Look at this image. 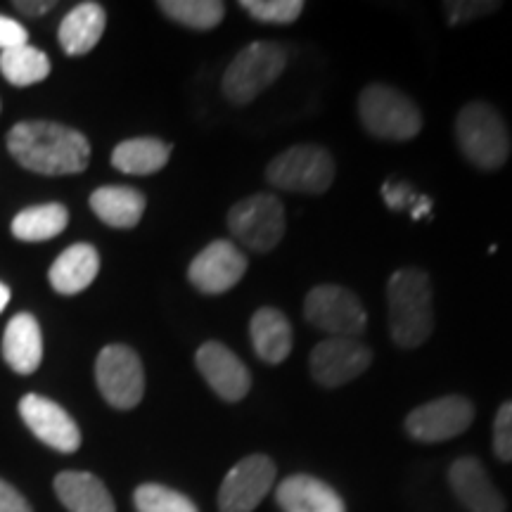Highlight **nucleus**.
Listing matches in <instances>:
<instances>
[{"mask_svg": "<svg viewBox=\"0 0 512 512\" xmlns=\"http://www.w3.org/2000/svg\"><path fill=\"white\" fill-rule=\"evenodd\" d=\"M0 74H3L5 81L12 83V86L27 88L48 79L50 60L43 50H38L27 43V46H19L0 53Z\"/></svg>", "mask_w": 512, "mask_h": 512, "instance_id": "26", "label": "nucleus"}, {"mask_svg": "<svg viewBox=\"0 0 512 512\" xmlns=\"http://www.w3.org/2000/svg\"><path fill=\"white\" fill-rule=\"evenodd\" d=\"M389 330L396 347L418 349L434 330V290L420 268H401L387 285Z\"/></svg>", "mask_w": 512, "mask_h": 512, "instance_id": "2", "label": "nucleus"}, {"mask_svg": "<svg viewBox=\"0 0 512 512\" xmlns=\"http://www.w3.org/2000/svg\"><path fill=\"white\" fill-rule=\"evenodd\" d=\"M456 140L467 162L482 171L501 169L510 157L508 126L489 102H470L458 112Z\"/></svg>", "mask_w": 512, "mask_h": 512, "instance_id": "3", "label": "nucleus"}, {"mask_svg": "<svg viewBox=\"0 0 512 512\" xmlns=\"http://www.w3.org/2000/svg\"><path fill=\"white\" fill-rule=\"evenodd\" d=\"M107 27L105 8L100 3H79L64 15L57 29L60 46L69 57L91 53Z\"/></svg>", "mask_w": 512, "mask_h": 512, "instance_id": "20", "label": "nucleus"}, {"mask_svg": "<svg viewBox=\"0 0 512 512\" xmlns=\"http://www.w3.org/2000/svg\"><path fill=\"white\" fill-rule=\"evenodd\" d=\"M159 10L174 22L195 31L216 29L226 17V5L221 0H162Z\"/></svg>", "mask_w": 512, "mask_h": 512, "instance_id": "27", "label": "nucleus"}, {"mask_svg": "<svg viewBox=\"0 0 512 512\" xmlns=\"http://www.w3.org/2000/svg\"><path fill=\"white\" fill-rule=\"evenodd\" d=\"M3 358L17 375H31L43 361V335L31 313H17L3 335Z\"/></svg>", "mask_w": 512, "mask_h": 512, "instance_id": "18", "label": "nucleus"}, {"mask_svg": "<svg viewBox=\"0 0 512 512\" xmlns=\"http://www.w3.org/2000/svg\"><path fill=\"white\" fill-rule=\"evenodd\" d=\"M287 228L285 207L275 195L256 192L228 211V230L242 247L266 254L280 245Z\"/></svg>", "mask_w": 512, "mask_h": 512, "instance_id": "7", "label": "nucleus"}, {"mask_svg": "<svg viewBox=\"0 0 512 512\" xmlns=\"http://www.w3.org/2000/svg\"><path fill=\"white\" fill-rule=\"evenodd\" d=\"M19 415L36 439L60 453H74L81 446V430L60 403L46 396L27 394L19 401Z\"/></svg>", "mask_w": 512, "mask_h": 512, "instance_id": "14", "label": "nucleus"}, {"mask_svg": "<svg viewBox=\"0 0 512 512\" xmlns=\"http://www.w3.org/2000/svg\"><path fill=\"white\" fill-rule=\"evenodd\" d=\"M275 501L283 512H347L342 496L311 475H292L275 489Z\"/></svg>", "mask_w": 512, "mask_h": 512, "instance_id": "17", "label": "nucleus"}, {"mask_svg": "<svg viewBox=\"0 0 512 512\" xmlns=\"http://www.w3.org/2000/svg\"><path fill=\"white\" fill-rule=\"evenodd\" d=\"M15 8L22 12V15L27 17H38V15H46L48 10L55 8L53 0H38V3H31V0H17V3H12Z\"/></svg>", "mask_w": 512, "mask_h": 512, "instance_id": "35", "label": "nucleus"}, {"mask_svg": "<svg viewBox=\"0 0 512 512\" xmlns=\"http://www.w3.org/2000/svg\"><path fill=\"white\" fill-rule=\"evenodd\" d=\"M133 503L138 512H200L188 496L164 484H140Z\"/></svg>", "mask_w": 512, "mask_h": 512, "instance_id": "28", "label": "nucleus"}, {"mask_svg": "<svg viewBox=\"0 0 512 512\" xmlns=\"http://www.w3.org/2000/svg\"><path fill=\"white\" fill-rule=\"evenodd\" d=\"M247 256L230 240H214L192 259L188 280L202 294H226L247 273Z\"/></svg>", "mask_w": 512, "mask_h": 512, "instance_id": "13", "label": "nucleus"}, {"mask_svg": "<svg viewBox=\"0 0 512 512\" xmlns=\"http://www.w3.org/2000/svg\"><path fill=\"white\" fill-rule=\"evenodd\" d=\"M29 41V31L22 27V24L15 22V19L0 15V53L5 50L27 46Z\"/></svg>", "mask_w": 512, "mask_h": 512, "instance_id": "33", "label": "nucleus"}, {"mask_svg": "<svg viewBox=\"0 0 512 512\" xmlns=\"http://www.w3.org/2000/svg\"><path fill=\"white\" fill-rule=\"evenodd\" d=\"M249 339L261 361L278 366L292 351V325L283 311L264 306L249 320Z\"/></svg>", "mask_w": 512, "mask_h": 512, "instance_id": "21", "label": "nucleus"}, {"mask_svg": "<svg viewBox=\"0 0 512 512\" xmlns=\"http://www.w3.org/2000/svg\"><path fill=\"white\" fill-rule=\"evenodd\" d=\"M358 117L373 138L406 143L422 131V112L406 93L394 86L370 83L358 95Z\"/></svg>", "mask_w": 512, "mask_h": 512, "instance_id": "4", "label": "nucleus"}, {"mask_svg": "<svg viewBox=\"0 0 512 512\" xmlns=\"http://www.w3.org/2000/svg\"><path fill=\"white\" fill-rule=\"evenodd\" d=\"M195 363L209 387L214 389V394L221 396L223 401H242L252 389V375H249L247 366L226 344L204 342L197 349Z\"/></svg>", "mask_w": 512, "mask_h": 512, "instance_id": "15", "label": "nucleus"}, {"mask_svg": "<svg viewBox=\"0 0 512 512\" xmlns=\"http://www.w3.org/2000/svg\"><path fill=\"white\" fill-rule=\"evenodd\" d=\"M475 420V406L460 394H448L441 399L427 401L408 413L406 427L408 437L422 444H439V441L456 439L467 432Z\"/></svg>", "mask_w": 512, "mask_h": 512, "instance_id": "10", "label": "nucleus"}, {"mask_svg": "<svg viewBox=\"0 0 512 512\" xmlns=\"http://www.w3.org/2000/svg\"><path fill=\"white\" fill-rule=\"evenodd\" d=\"M382 197L389 207L396 211H413L415 204L420 202V195H415L413 188L408 183H384L382 185Z\"/></svg>", "mask_w": 512, "mask_h": 512, "instance_id": "32", "label": "nucleus"}, {"mask_svg": "<svg viewBox=\"0 0 512 512\" xmlns=\"http://www.w3.org/2000/svg\"><path fill=\"white\" fill-rule=\"evenodd\" d=\"M266 181L285 192L323 195L335 181V159L325 147L313 143L287 147L266 166Z\"/></svg>", "mask_w": 512, "mask_h": 512, "instance_id": "6", "label": "nucleus"}, {"mask_svg": "<svg viewBox=\"0 0 512 512\" xmlns=\"http://www.w3.org/2000/svg\"><path fill=\"white\" fill-rule=\"evenodd\" d=\"M494 453L501 463H512V401H505L496 413Z\"/></svg>", "mask_w": 512, "mask_h": 512, "instance_id": "30", "label": "nucleus"}, {"mask_svg": "<svg viewBox=\"0 0 512 512\" xmlns=\"http://www.w3.org/2000/svg\"><path fill=\"white\" fill-rule=\"evenodd\" d=\"M171 157V145L159 138H131L114 147L112 166L128 176H150L162 171Z\"/></svg>", "mask_w": 512, "mask_h": 512, "instance_id": "24", "label": "nucleus"}, {"mask_svg": "<svg viewBox=\"0 0 512 512\" xmlns=\"http://www.w3.org/2000/svg\"><path fill=\"white\" fill-rule=\"evenodd\" d=\"M304 316L330 337H358L368 325V311L347 287L318 285L306 294Z\"/></svg>", "mask_w": 512, "mask_h": 512, "instance_id": "9", "label": "nucleus"}, {"mask_svg": "<svg viewBox=\"0 0 512 512\" xmlns=\"http://www.w3.org/2000/svg\"><path fill=\"white\" fill-rule=\"evenodd\" d=\"M69 211L64 204L50 202L29 207L12 219V235L22 242H46L53 240L67 228Z\"/></svg>", "mask_w": 512, "mask_h": 512, "instance_id": "25", "label": "nucleus"}, {"mask_svg": "<svg viewBox=\"0 0 512 512\" xmlns=\"http://www.w3.org/2000/svg\"><path fill=\"white\" fill-rule=\"evenodd\" d=\"M95 382L102 399L117 411H131L143 401L145 370L140 356L126 344H110L95 361Z\"/></svg>", "mask_w": 512, "mask_h": 512, "instance_id": "8", "label": "nucleus"}, {"mask_svg": "<svg viewBox=\"0 0 512 512\" xmlns=\"http://www.w3.org/2000/svg\"><path fill=\"white\" fill-rule=\"evenodd\" d=\"M501 8V3H486V0H458V3H444L448 24L458 27V24L472 22V19L491 15Z\"/></svg>", "mask_w": 512, "mask_h": 512, "instance_id": "31", "label": "nucleus"}, {"mask_svg": "<svg viewBox=\"0 0 512 512\" xmlns=\"http://www.w3.org/2000/svg\"><path fill=\"white\" fill-rule=\"evenodd\" d=\"M275 482V463L264 453L242 458L230 467L219 489L221 512H254Z\"/></svg>", "mask_w": 512, "mask_h": 512, "instance_id": "12", "label": "nucleus"}, {"mask_svg": "<svg viewBox=\"0 0 512 512\" xmlns=\"http://www.w3.org/2000/svg\"><path fill=\"white\" fill-rule=\"evenodd\" d=\"M8 152L19 166L41 176L81 174L91 162L88 138L57 121H19L8 133Z\"/></svg>", "mask_w": 512, "mask_h": 512, "instance_id": "1", "label": "nucleus"}, {"mask_svg": "<svg viewBox=\"0 0 512 512\" xmlns=\"http://www.w3.org/2000/svg\"><path fill=\"white\" fill-rule=\"evenodd\" d=\"M55 494L69 512H117L107 486L91 472H60L55 477Z\"/></svg>", "mask_w": 512, "mask_h": 512, "instance_id": "22", "label": "nucleus"}, {"mask_svg": "<svg viewBox=\"0 0 512 512\" xmlns=\"http://www.w3.org/2000/svg\"><path fill=\"white\" fill-rule=\"evenodd\" d=\"M373 363V349L358 337H328L311 351L309 370L320 387L335 389L361 377Z\"/></svg>", "mask_w": 512, "mask_h": 512, "instance_id": "11", "label": "nucleus"}, {"mask_svg": "<svg viewBox=\"0 0 512 512\" xmlns=\"http://www.w3.org/2000/svg\"><path fill=\"white\" fill-rule=\"evenodd\" d=\"M287 67V50L280 43L256 41L249 43L233 57L230 67L223 74L221 88L228 102L249 105L259 98L268 86L280 79Z\"/></svg>", "mask_w": 512, "mask_h": 512, "instance_id": "5", "label": "nucleus"}, {"mask_svg": "<svg viewBox=\"0 0 512 512\" xmlns=\"http://www.w3.org/2000/svg\"><path fill=\"white\" fill-rule=\"evenodd\" d=\"M145 195L128 185H105L91 195V209L112 228H136L145 214Z\"/></svg>", "mask_w": 512, "mask_h": 512, "instance_id": "23", "label": "nucleus"}, {"mask_svg": "<svg viewBox=\"0 0 512 512\" xmlns=\"http://www.w3.org/2000/svg\"><path fill=\"white\" fill-rule=\"evenodd\" d=\"M8 302H10V287L5 283H0V311L8 306Z\"/></svg>", "mask_w": 512, "mask_h": 512, "instance_id": "36", "label": "nucleus"}, {"mask_svg": "<svg viewBox=\"0 0 512 512\" xmlns=\"http://www.w3.org/2000/svg\"><path fill=\"white\" fill-rule=\"evenodd\" d=\"M0 512H34L27 498H24L15 486L0 479Z\"/></svg>", "mask_w": 512, "mask_h": 512, "instance_id": "34", "label": "nucleus"}, {"mask_svg": "<svg viewBox=\"0 0 512 512\" xmlns=\"http://www.w3.org/2000/svg\"><path fill=\"white\" fill-rule=\"evenodd\" d=\"M448 484L453 496L467 512H505L508 503L498 486L491 482L482 460L475 456H463L448 470Z\"/></svg>", "mask_w": 512, "mask_h": 512, "instance_id": "16", "label": "nucleus"}, {"mask_svg": "<svg viewBox=\"0 0 512 512\" xmlns=\"http://www.w3.org/2000/svg\"><path fill=\"white\" fill-rule=\"evenodd\" d=\"M240 8L264 24H292L304 12L302 0H242Z\"/></svg>", "mask_w": 512, "mask_h": 512, "instance_id": "29", "label": "nucleus"}, {"mask_svg": "<svg viewBox=\"0 0 512 512\" xmlns=\"http://www.w3.org/2000/svg\"><path fill=\"white\" fill-rule=\"evenodd\" d=\"M100 273V254L88 242H76L57 256L50 266V285L60 294H79L91 287Z\"/></svg>", "mask_w": 512, "mask_h": 512, "instance_id": "19", "label": "nucleus"}]
</instances>
